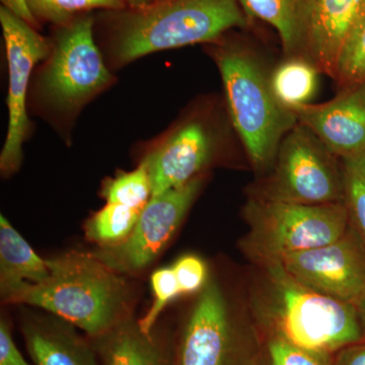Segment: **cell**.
<instances>
[{"mask_svg": "<svg viewBox=\"0 0 365 365\" xmlns=\"http://www.w3.org/2000/svg\"><path fill=\"white\" fill-rule=\"evenodd\" d=\"M101 16L98 47L110 68H121L151 53L210 44L251 23L237 0H155Z\"/></svg>", "mask_w": 365, "mask_h": 365, "instance_id": "cell-1", "label": "cell"}, {"mask_svg": "<svg viewBox=\"0 0 365 365\" xmlns=\"http://www.w3.org/2000/svg\"><path fill=\"white\" fill-rule=\"evenodd\" d=\"M49 42V54L34 71L29 103L36 114L68 136L86 106L115 78L96 41L93 14L55 26Z\"/></svg>", "mask_w": 365, "mask_h": 365, "instance_id": "cell-2", "label": "cell"}, {"mask_svg": "<svg viewBox=\"0 0 365 365\" xmlns=\"http://www.w3.org/2000/svg\"><path fill=\"white\" fill-rule=\"evenodd\" d=\"M208 53L222 76L232 128L255 169H265L275 160L297 118L279 104L271 88L270 72L246 43L225 34L208 44Z\"/></svg>", "mask_w": 365, "mask_h": 365, "instance_id": "cell-3", "label": "cell"}, {"mask_svg": "<svg viewBox=\"0 0 365 365\" xmlns=\"http://www.w3.org/2000/svg\"><path fill=\"white\" fill-rule=\"evenodd\" d=\"M47 263L50 277L26 288L14 304L44 309L98 338L127 319L128 287L97 257L71 252Z\"/></svg>", "mask_w": 365, "mask_h": 365, "instance_id": "cell-4", "label": "cell"}, {"mask_svg": "<svg viewBox=\"0 0 365 365\" xmlns=\"http://www.w3.org/2000/svg\"><path fill=\"white\" fill-rule=\"evenodd\" d=\"M277 292V317L284 339L329 353L364 338L356 307L300 284L275 261L271 267Z\"/></svg>", "mask_w": 365, "mask_h": 365, "instance_id": "cell-5", "label": "cell"}, {"mask_svg": "<svg viewBox=\"0 0 365 365\" xmlns=\"http://www.w3.org/2000/svg\"><path fill=\"white\" fill-rule=\"evenodd\" d=\"M225 138L227 127L215 107L198 106L185 114L141 162L150 173L153 196L201 176Z\"/></svg>", "mask_w": 365, "mask_h": 365, "instance_id": "cell-6", "label": "cell"}, {"mask_svg": "<svg viewBox=\"0 0 365 365\" xmlns=\"http://www.w3.org/2000/svg\"><path fill=\"white\" fill-rule=\"evenodd\" d=\"M318 137L297 122L276 155L265 200L309 205L344 201L342 169Z\"/></svg>", "mask_w": 365, "mask_h": 365, "instance_id": "cell-7", "label": "cell"}, {"mask_svg": "<svg viewBox=\"0 0 365 365\" xmlns=\"http://www.w3.org/2000/svg\"><path fill=\"white\" fill-rule=\"evenodd\" d=\"M250 209L256 215L258 242L273 260L332 244L347 234L344 201L309 205L264 200Z\"/></svg>", "mask_w": 365, "mask_h": 365, "instance_id": "cell-8", "label": "cell"}, {"mask_svg": "<svg viewBox=\"0 0 365 365\" xmlns=\"http://www.w3.org/2000/svg\"><path fill=\"white\" fill-rule=\"evenodd\" d=\"M0 24L6 44L9 91L6 105L9 126L0 155L2 175L9 176L20 169L23 146L31 131L29 93L34 71L50 51L49 39L16 14L0 7Z\"/></svg>", "mask_w": 365, "mask_h": 365, "instance_id": "cell-9", "label": "cell"}, {"mask_svg": "<svg viewBox=\"0 0 365 365\" xmlns=\"http://www.w3.org/2000/svg\"><path fill=\"white\" fill-rule=\"evenodd\" d=\"M201 186L202 177L199 176L182 186L151 197L141 209L130 235L119 245L102 247L93 256L117 273L143 270L167 246Z\"/></svg>", "mask_w": 365, "mask_h": 365, "instance_id": "cell-10", "label": "cell"}, {"mask_svg": "<svg viewBox=\"0 0 365 365\" xmlns=\"http://www.w3.org/2000/svg\"><path fill=\"white\" fill-rule=\"evenodd\" d=\"M274 261L300 284L354 306L365 290L364 245L348 234L332 244Z\"/></svg>", "mask_w": 365, "mask_h": 365, "instance_id": "cell-11", "label": "cell"}, {"mask_svg": "<svg viewBox=\"0 0 365 365\" xmlns=\"http://www.w3.org/2000/svg\"><path fill=\"white\" fill-rule=\"evenodd\" d=\"M365 16V0H304L300 55L335 78L341 53Z\"/></svg>", "mask_w": 365, "mask_h": 365, "instance_id": "cell-12", "label": "cell"}, {"mask_svg": "<svg viewBox=\"0 0 365 365\" xmlns=\"http://www.w3.org/2000/svg\"><path fill=\"white\" fill-rule=\"evenodd\" d=\"M292 113L336 157L365 150V81L342 88L328 102L302 106Z\"/></svg>", "mask_w": 365, "mask_h": 365, "instance_id": "cell-13", "label": "cell"}, {"mask_svg": "<svg viewBox=\"0 0 365 365\" xmlns=\"http://www.w3.org/2000/svg\"><path fill=\"white\" fill-rule=\"evenodd\" d=\"M227 341L225 299L220 287L215 283H209L199 297L189 319L180 365H223Z\"/></svg>", "mask_w": 365, "mask_h": 365, "instance_id": "cell-14", "label": "cell"}, {"mask_svg": "<svg viewBox=\"0 0 365 365\" xmlns=\"http://www.w3.org/2000/svg\"><path fill=\"white\" fill-rule=\"evenodd\" d=\"M58 318H30L23 325L26 348L37 365H98L91 346Z\"/></svg>", "mask_w": 365, "mask_h": 365, "instance_id": "cell-15", "label": "cell"}, {"mask_svg": "<svg viewBox=\"0 0 365 365\" xmlns=\"http://www.w3.org/2000/svg\"><path fill=\"white\" fill-rule=\"evenodd\" d=\"M50 277L47 260L30 245L4 215L0 216V292L4 302L14 299L32 285Z\"/></svg>", "mask_w": 365, "mask_h": 365, "instance_id": "cell-16", "label": "cell"}, {"mask_svg": "<svg viewBox=\"0 0 365 365\" xmlns=\"http://www.w3.org/2000/svg\"><path fill=\"white\" fill-rule=\"evenodd\" d=\"M98 338L104 365H165L160 345L138 322L127 318Z\"/></svg>", "mask_w": 365, "mask_h": 365, "instance_id": "cell-17", "label": "cell"}, {"mask_svg": "<svg viewBox=\"0 0 365 365\" xmlns=\"http://www.w3.org/2000/svg\"><path fill=\"white\" fill-rule=\"evenodd\" d=\"M237 1L250 21H263L277 32L285 57L300 55L304 0Z\"/></svg>", "mask_w": 365, "mask_h": 365, "instance_id": "cell-18", "label": "cell"}, {"mask_svg": "<svg viewBox=\"0 0 365 365\" xmlns=\"http://www.w3.org/2000/svg\"><path fill=\"white\" fill-rule=\"evenodd\" d=\"M318 67L302 55L285 57L270 72L274 96L285 109L292 110L311 104L318 90Z\"/></svg>", "mask_w": 365, "mask_h": 365, "instance_id": "cell-19", "label": "cell"}, {"mask_svg": "<svg viewBox=\"0 0 365 365\" xmlns=\"http://www.w3.org/2000/svg\"><path fill=\"white\" fill-rule=\"evenodd\" d=\"M141 209L107 203L86 225V237L102 247L115 246L124 242L135 227Z\"/></svg>", "mask_w": 365, "mask_h": 365, "instance_id": "cell-20", "label": "cell"}, {"mask_svg": "<svg viewBox=\"0 0 365 365\" xmlns=\"http://www.w3.org/2000/svg\"><path fill=\"white\" fill-rule=\"evenodd\" d=\"M35 20L61 26L96 9L121 11L128 7L126 0H26Z\"/></svg>", "mask_w": 365, "mask_h": 365, "instance_id": "cell-21", "label": "cell"}, {"mask_svg": "<svg viewBox=\"0 0 365 365\" xmlns=\"http://www.w3.org/2000/svg\"><path fill=\"white\" fill-rule=\"evenodd\" d=\"M344 204L365 244V150L341 158Z\"/></svg>", "mask_w": 365, "mask_h": 365, "instance_id": "cell-22", "label": "cell"}, {"mask_svg": "<svg viewBox=\"0 0 365 365\" xmlns=\"http://www.w3.org/2000/svg\"><path fill=\"white\" fill-rule=\"evenodd\" d=\"M108 203L143 209L153 196V185L148 168L140 163L132 172L122 173L109 180L103 190Z\"/></svg>", "mask_w": 365, "mask_h": 365, "instance_id": "cell-23", "label": "cell"}, {"mask_svg": "<svg viewBox=\"0 0 365 365\" xmlns=\"http://www.w3.org/2000/svg\"><path fill=\"white\" fill-rule=\"evenodd\" d=\"M334 81L341 88L365 81V16L341 53Z\"/></svg>", "mask_w": 365, "mask_h": 365, "instance_id": "cell-24", "label": "cell"}, {"mask_svg": "<svg viewBox=\"0 0 365 365\" xmlns=\"http://www.w3.org/2000/svg\"><path fill=\"white\" fill-rule=\"evenodd\" d=\"M151 287L155 297L153 306L144 318L138 321L141 331L148 335L153 333L155 322L165 307L173 299H176L178 295L181 294L179 283L173 267L158 269L153 272L151 275Z\"/></svg>", "mask_w": 365, "mask_h": 365, "instance_id": "cell-25", "label": "cell"}, {"mask_svg": "<svg viewBox=\"0 0 365 365\" xmlns=\"http://www.w3.org/2000/svg\"><path fill=\"white\" fill-rule=\"evenodd\" d=\"M269 355L272 365H330L329 353L300 347L283 337L271 341Z\"/></svg>", "mask_w": 365, "mask_h": 365, "instance_id": "cell-26", "label": "cell"}, {"mask_svg": "<svg viewBox=\"0 0 365 365\" xmlns=\"http://www.w3.org/2000/svg\"><path fill=\"white\" fill-rule=\"evenodd\" d=\"M181 294H192L200 289L207 276L205 263L199 257L187 255L173 266Z\"/></svg>", "mask_w": 365, "mask_h": 365, "instance_id": "cell-27", "label": "cell"}, {"mask_svg": "<svg viewBox=\"0 0 365 365\" xmlns=\"http://www.w3.org/2000/svg\"><path fill=\"white\" fill-rule=\"evenodd\" d=\"M0 365H31L19 351L6 322H0Z\"/></svg>", "mask_w": 365, "mask_h": 365, "instance_id": "cell-28", "label": "cell"}, {"mask_svg": "<svg viewBox=\"0 0 365 365\" xmlns=\"http://www.w3.org/2000/svg\"><path fill=\"white\" fill-rule=\"evenodd\" d=\"M336 365H365V344H353L344 348Z\"/></svg>", "mask_w": 365, "mask_h": 365, "instance_id": "cell-29", "label": "cell"}, {"mask_svg": "<svg viewBox=\"0 0 365 365\" xmlns=\"http://www.w3.org/2000/svg\"><path fill=\"white\" fill-rule=\"evenodd\" d=\"M1 6L16 14L21 20L26 21V23L35 26L36 29L39 28V24L35 20L33 14H31L30 9H29L26 0H1Z\"/></svg>", "mask_w": 365, "mask_h": 365, "instance_id": "cell-30", "label": "cell"}, {"mask_svg": "<svg viewBox=\"0 0 365 365\" xmlns=\"http://www.w3.org/2000/svg\"><path fill=\"white\" fill-rule=\"evenodd\" d=\"M357 313H359L360 323H361L362 328H364V331L365 332V290L364 294H362L361 297L359 299L356 304Z\"/></svg>", "mask_w": 365, "mask_h": 365, "instance_id": "cell-31", "label": "cell"}, {"mask_svg": "<svg viewBox=\"0 0 365 365\" xmlns=\"http://www.w3.org/2000/svg\"><path fill=\"white\" fill-rule=\"evenodd\" d=\"M155 0H126L128 7H143L148 6Z\"/></svg>", "mask_w": 365, "mask_h": 365, "instance_id": "cell-32", "label": "cell"}]
</instances>
